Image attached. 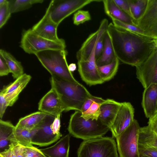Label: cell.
Wrapping results in <instances>:
<instances>
[{
	"label": "cell",
	"mask_w": 157,
	"mask_h": 157,
	"mask_svg": "<svg viewBox=\"0 0 157 157\" xmlns=\"http://www.w3.org/2000/svg\"><path fill=\"white\" fill-rule=\"evenodd\" d=\"M111 19L113 25L118 28L147 36L142 30L135 25L124 23L114 18Z\"/></svg>",
	"instance_id": "obj_31"
},
{
	"label": "cell",
	"mask_w": 157,
	"mask_h": 157,
	"mask_svg": "<svg viewBox=\"0 0 157 157\" xmlns=\"http://www.w3.org/2000/svg\"><path fill=\"white\" fill-rule=\"evenodd\" d=\"M114 138L100 137L83 140L77 151V157H119Z\"/></svg>",
	"instance_id": "obj_5"
},
{
	"label": "cell",
	"mask_w": 157,
	"mask_h": 157,
	"mask_svg": "<svg viewBox=\"0 0 157 157\" xmlns=\"http://www.w3.org/2000/svg\"><path fill=\"white\" fill-rule=\"evenodd\" d=\"M65 49L48 50L38 52L35 55L42 65L52 76L77 84H80L69 70Z\"/></svg>",
	"instance_id": "obj_3"
},
{
	"label": "cell",
	"mask_w": 157,
	"mask_h": 157,
	"mask_svg": "<svg viewBox=\"0 0 157 157\" xmlns=\"http://www.w3.org/2000/svg\"><path fill=\"white\" fill-rule=\"evenodd\" d=\"M91 19V17L88 11L80 10L75 13L73 18V23L76 25L83 24Z\"/></svg>",
	"instance_id": "obj_33"
},
{
	"label": "cell",
	"mask_w": 157,
	"mask_h": 157,
	"mask_svg": "<svg viewBox=\"0 0 157 157\" xmlns=\"http://www.w3.org/2000/svg\"><path fill=\"white\" fill-rule=\"evenodd\" d=\"M105 13L111 19L114 18L122 22L135 25L133 20L122 10L113 0H102Z\"/></svg>",
	"instance_id": "obj_20"
},
{
	"label": "cell",
	"mask_w": 157,
	"mask_h": 157,
	"mask_svg": "<svg viewBox=\"0 0 157 157\" xmlns=\"http://www.w3.org/2000/svg\"><path fill=\"white\" fill-rule=\"evenodd\" d=\"M15 128V126L10 122L0 119V152L10 147Z\"/></svg>",
	"instance_id": "obj_21"
},
{
	"label": "cell",
	"mask_w": 157,
	"mask_h": 157,
	"mask_svg": "<svg viewBox=\"0 0 157 157\" xmlns=\"http://www.w3.org/2000/svg\"><path fill=\"white\" fill-rule=\"evenodd\" d=\"M38 108L40 111L55 117L64 111L58 94L52 88L40 101Z\"/></svg>",
	"instance_id": "obj_15"
},
{
	"label": "cell",
	"mask_w": 157,
	"mask_h": 157,
	"mask_svg": "<svg viewBox=\"0 0 157 157\" xmlns=\"http://www.w3.org/2000/svg\"><path fill=\"white\" fill-rule=\"evenodd\" d=\"M51 88L58 94L63 105L64 111L71 110L82 111L86 101L92 95L82 84H77L51 76Z\"/></svg>",
	"instance_id": "obj_2"
},
{
	"label": "cell",
	"mask_w": 157,
	"mask_h": 157,
	"mask_svg": "<svg viewBox=\"0 0 157 157\" xmlns=\"http://www.w3.org/2000/svg\"><path fill=\"white\" fill-rule=\"evenodd\" d=\"M140 127L136 120L116 139L119 157H140L139 137Z\"/></svg>",
	"instance_id": "obj_7"
},
{
	"label": "cell",
	"mask_w": 157,
	"mask_h": 157,
	"mask_svg": "<svg viewBox=\"0 0 157 157\" xmlns=\"http://www.w3.org/2000/svg\"><path fill=\"white\" fill-rule=\"evenodd\" d=\"M108 25V20L103 19L98 30L89 36L76 53L78 61L86 60L89 57L99 40L106 32Z\"/></svg>",
	"instance_id": "obj_14"
},
{
	"label": "cell",
	"mask_w": 157,
	"mask_h": 157,
	"mask_svg": "<svg viewBox=\"0 0 157 157\" xmlns=\"http://www.w3.org/2000/svg\"><path fill=\"white\" fill-rule=\"evenodd\" d=\"M104 36L100 39L96 46L95 56L96 60L100 57L103 51L104 46Z\"/></svg>",
	"instance_id": "obj_44"
},
{
	"label": "cell",
	"mask_w": 157,
	"mask_h": 157,
	"mask_svg": "<svg viewBox=\"0 0 157 157\" xmlns=\"http://www.w3.org/2000/svg\"><path fill=\"white\" fill-rule=\"evenodd\" d=\"M11 12L8 0L0 6V28H1L6 24L10 18Z\"/></svg>",
	"instance_id": "obj_34"
},
{
	"label": "cell",
	"mask_w": 157,
	"mask_h": 157,
	"mask_svg": "<svg viewBox=\"0 0 157 157\" xmlns=\"http://www.w3.org/2000/svg\"><path fill=\"white\" fill-rule=\"evenodd\" d=\"M148 123L150 129L157 136V112L149 118Z\"/></svg>",
	"instance_id": "obj_42"
},
{
	"label": "cell",
	"mask_w": 157,
	"mask_h": 157,
	"mask_svg": "<svg viewBox=\"0 0 157 157\" xmlns=\"http://www.w3.org/2000/svg\"><path fill=\"white\" fill-rule=\"evenodd\" d=\"M31 130L15 127L11 142L24 147L33 146L31 143Z\"/></svg>",
	"instance_id": "obj_25"
},
{
	"label": "cell",
	"mask_w": 157,
	"mask_h": 157,
	"mask_svg": "<svg viewBox=\"0 0 157 157\" xmlns=\"http://www.w3.org/2000/svg\"><path fill=\"white\" fill-rule=\"evenodd\" d=\"M121 103L110 99L105 100L100 106L98 119L104 125H111L121 106Z\"/></svg>",
	"instance_id": "obj_18"
},
{
	"label": "cell",
	"mask_w": 157,
	"mask_h": 157,
	"mask_svg": "<svg viewBox=\"0 0 157 157\" xmlns=\"http://www.w3.org/2000/svg\"><path fill=\"white\" fill-rule=\"evenodd\" d=\"M113 1L122 10L132 19L128 0H113Z\"/></svg>",
	"instance_id": "obj_37"
},
{
	"label": "cell",
	"mask_w": 157,
	"mask_h": 157,
	"mask_svg": "<svg viewBox=\"0 0 157 157\" xmlns=\"http://www.w3.org/2000/svg\"><path fill=\"white\" fill-rule=\"evenodd\" d=\"M107 32L116 58L136 67L157 50L153 39L118 28L110 23Z\"/></svg>",
	"instance_id": "obj_1"
},
{
	"label": "cell",
	"mask_w": 157,
	"mask_h": 157,
	"mask_svg": "<svg viewBox=\"0 0 157 157\" xmlns=\"http://www.w3.org/2000/svg\"></svg>",
	"instance_id": "obj_51"
},
{
	"label": "cell",
	"mask_w": 157,
	"mask_h": 157,
	"mask_svg": "<svg viewBox=\"0 0 157 157\" xmlns=\"http://www.w3.org/2000/svg\"><path fill=\"white\" fill-rule=\"evenodd\" d=\"M105 100L101 98L94 96L92 95L87 98L84 102L82 109V113L86 111L90 106L92 103L94 101L102 103Z\"/></svg>",
	"instance_id": "obj_38"
},
{
	"label": "cell",
	"mask_w": 157,
	"mask_h": 157,
	"mask_svg": "<svg viewBox=\"0 0 157 157\" xmlns=\"http://www.w3.org/2000/svg\"><path fill=\"white\" fill-rule=\"evenodd\" d=\"M10 73L9 67L4 58L0 54V76L8 75Z\"/></svg>",
	"instance_id": "obj_40"
},
{
	"label": "cell",
	"mask_w": 157,
	"mask_h": 157,
	"mask_svg": "<svg viewBox=\"0 0 157 157\" xmlns=\"http://www.w3.org/2000/svg\"><path fill=\"white\" fill-rule=\"evenodd\" d=\"M70 142V135L67 134L54 145L40 150L47 157H69Z\"/></svg>",
	"instance_id": "obj_19"
},
{
	"label": "cell",
	"mask_w": 157,
	"mask_h": 157,
	"mask_svg": "<svg viewBox=\"0 0 157 157\" xmlns=\"http://www.w3.org/2000/svg\"><path fill=\"white\" fill-rule=\"evenodd\" d=\"M142 105L147 118H150L157 112V84H151L145 88Z\"/></svg>",
	"instance_id": "obj_17"
},
{
	"label": "cell",
	"mask_w": 157,
	"mask_h": 157,
	"mask_svg": "<svg viewBox=\"0 0 157 157\" xmlns=\"http://www.w3.org/2000/svg\"><path fill=\"white\" fill-rule=\"evenodd\" d=\"M140 157H151L146 155H140Z\"/></svg>",
	"instance_id": "obj_49"
},
{
	"label": "cell",
	"mask_w": 157,
	"mask_h": 157,
	"mask_svg": "<svg viewBox=\"0 0 157 157\" xmlns=\"http://www.w3.org/2000/svg\"><path fill=\"white\" fill-rule=\"evenodd\" d=\"M134 109L130 103H121L120 107L109 127L113 138H116L132 124L134 119Z\"/></svg>",
	"instance_id": "obj_13"
},
{
	"label": "cell",
	"mask_w": 157,
	"mask_h": 157,
	"mask_svg": "<svg viewBox=\"0 0 157 157\" xmlns=\"http://www.w3.org/2000/svg\"><path fill=\"white\" fill-rule=\"evenodd\" d=\"M55 118V116L48 114L40 124L31 130L32 144L47 146L60 139L62 136L54 134L52 129L51 125Z\"/></svg>",
	"instance_id": "obj_9"
},
{
	"label": "cell",
	"mask_w": 157,
	"mask_h": 157,
	"mask_svg": "<svg viewBox=\"0 0 157 157\" xmlns=\"http://www.w3.org/2000/svg\"><path fill=\"white\" fill-rule=\"evenodd\" d=\"M0 54L6 61L14 79H17L24 74L23 68L21 63L17 60L10 53L1 49Z\"/></svg>",
	"instance_id": "obj_24"
},
{
	"label": "cell",
	"mask_w": 157,
	"mask_h": 157,
	"mask_svg": "<svg viewBox=\"0 0 157 157\" xmlns=\"http://www.w3.org/2000/svg\"><path fill=\"white\" fill-rule=\"evenodd\" d=\"M134 22L147 36L157 39V0H148L143 14Z\"/></svg>",
	"instance_id": "obj_10"
},
{
	"label": "cell",
	"mask_w": 157,
	"mask_h": 157,
	"mask_svg": "<svg viewBox=\"0 0 157 157\" xmlns=\"http://www.w3.org/2000/svg\"><path fill=\"white\" fill-rule=\"evenodd\" d=\"M20 47L26 53L35 54L46 50L64 49L66 45L63 39L58 41L48 40L38 35L32 29H29L23 31Z\"/></svg>",
	"instance_id": "obj_6"
},
{
	"label": "cell",
	"mask_w": 157,
	"mask_h": 157,
	"mask_svg": "<svg viewBox=\"0 0 157 157\" xmlns=\"http://www.w3.org/2000/svg\"><path fill=\"white\" fill-rule=\"evenodd\" d=\"M6 0H0V6L4 4L6 1Z\"/></svg>",
	"instance_id": "obj_48"
},
{
	"label": "cell",
	"mask_w": 157,
	"mask_h": 157,
	"mask_svg": "<svg viewBox=\"0 0 157 157\" xmlns=\"http://www.w3.org/2000/svg\"><path fill=\"white\" fill-rule=\"evenodd\" d=\"M24 157H47L40 149L34 146L25 147Z\"/></svg>",
	"instance_id": "obj_35"
},
{
	"label": "cell",
	"mask_w": 157,
	"mask_h": 157,
	"mask_svg": "<svg viewBox=\"0 0 157 157\" xmlns=\"http://www.w3.org/2000/svg\"><path fill=\"white\" fill-rule=\"evenodd\" d=\"M155 47L157 51V39H153Z\"/></svg>",
	"instance_id": "obj_47"
},
{
	"label": "cell",
	"mask_w": 157,
	"mask_h": 157,
	"mask_svg": "<svg viewBox=\"0 0 157 157\" xmlns=\"http://www.w3.org/2000/svg\"><path fill=\"white\" fill-rule=\"evenodd\" d=\"M96 46L87 59L78 62V70L82 79L90 86L100 84L104 82L100 76L96 63Z\"/></svg>",
	"instance_id": "obj_11"
},
{
	"label": "cell",
	"mask_w": 157,
	"mask_h": 157,
	"mask_svg": "<svg viewBox=\"0 0 157 157\" xmlns=\"http://www.w3.org/2000/svg\"><path fill=\"white\" fill-rule=\"evenodd\" d=\"M11 13L17 12L29 9L34 4L41 3L43 0H8Z\"/></svg>",
	"instance_id": "obj_27"
},
{
	"label": "cell",
	"mask_w": 157,
	"mask_h": 157,
	"mask_svg": "<svg viewBox=\"0 0 157 157\" xmlns=\"http://www.w3.org/2000/svg\"><path fill=\"white\" fill-rule=\"evenodd\" d=\"M68 69L71 72H73L76 69V66L75 63H71L68 65Z\"/></svg>",
	"instance_id": "obj_46"
},
{
	"label": "cell",
	"mask_w": 157,
	"mask_h": 157,
	"mask_svg": "<svg viewBox=\"0 0 157 157\" xmlns=\"http://www.w3.org/2000/svg\"><path fill=\"white\" fill-rule=\"evenodd\" d=\"M136 67L137 78L144 89L151 84H157V50Z\"/></svg>",
	"instance_id": "obj_12"
},
{
	"label": "cell",
	"mask_w": 157,
	"mask_h": 157,
	"mask_svg": "<svg viewBox=\"0 0 157 157\" xmlns=\"http://www.w3.org/2000/svg\"><path fill=\"white\" fill-rule=\"evenodd\" d=\"M101 103L93 102L86 111L82 113V117L86 120H98L101 113L100 107Z\"/></svg>",
	"instance_id": "obj_30"
},
{
	"label": "cell",
	"mask_w": 157,
	"mask_h": 157,
	"mask_svg": "<svg viewBox=\"0 0 157 157\" xmlns=\"http://www.w3.org/2000/svg\"><path fill=\"white\" fill-rule=\"evenodd\" d=\"M16 157H24L25 147L16 143H13L10 145Z\"/></svg>",
	"instance_id": "obj_41"
},
{
	"label": "cell",
	"mask_w": 157,
	"mask_h": 157,
	"mask_svg": "<svg viewBox=\"0 0 157 157\" xmlns=\"http://www.w3.org/2000/svg\"><path fill=\"white\" fill-rule=\"evenodd\" d=\"M48 114L40 111L33 113L20 119L15 127L31 130L40 124Z\"/></svg>",
	"instance_id": "obj_22"
},
{
	"label": "cell",
	"mask_w": 157,
	"mask_h": 157,
	"mask_svg": "<svg viewBox=\"0 0 157 157\" xmlns=\"http://www.w3.org/2000/svg\"><path fill=\"white\" fill-rule=\"evenodd\" d=\"M100 0H52L47 8L52 20L58 26L66 18L93 2Z\"/></svg>",
	"instance_id": "obj_8"
},
{
	"label": "cell",
	"mask_w": 157,
	"mask_h": 157,
	"mask_svg": "<svg viewBox=\"0 0 157 157\" xmlns=\"http://www.w3.org/2000/svg\"><path fill=\"white\" fill-rule=\"evenodd\" d=\"M8 104L3 94L0 93V118H2L7 108Z\"/></svg>",
	"instance_id": "obj_43"
},
{
	"label": "cell",
	"mask_w": 157,
	"mask_h": 157,
	"mask_svg": "<svg viewBox=\"0 0 157 157\" xmlns=\"http://www.w3.org/2000/svg\"><path fill=\"white\" fill-rule=\"evenodd\" d=\"M29 82H26L17 89L9 94H4L8 106H12L16 102L18 99L20 93L25 88Z\"/></svg>",
	"instance_id": "obj_32"
},
{
	"label": "cell",
	"mask_w": 157,
	"mask_h": 157,
	"mask_svg": "<svg viewBox=\"0 0 157 157\" xmlns=\"http://www.w3.org/2000/svg\"><path fill=\"white\" fill-rule=\"evenodd\" d=\"M31 78L30 75L24 74L13 82L4 86L1 90L0 93L4 95L9 94L18 88L24 83L27 82H29Z\"/></svg>",
	"instance_id": "obj_29"
},
{
	"label": "cell",
	"mask_w": 157,
	"mask_h": 157,
	"mask_svg": "<svg viewBox=\"0 0 157 157\" xmlns=\"http://www.w3.org/2000/svg\"><path fill=\"white\" fill-rule=\"evenodd\" d=\"M61 114H59L55 117L54 120L51 125V128L54 134L62 136L60 132V127Z\"/></svg>",
	"instance_id": "obj_39"
},
{
	"label": "cell",
	"mask_w": 157,
	"mask_h": 157,
	"mask_svg": "<svg viewBox=\"0 0 157 157\" xmlns=\"http://www.w3.org/2000/svg\"><path fill=\"white\" fill-rule=\"evenodd\" d=\"M119 65V60L116 58L109 64L98 67L100 76L104 82L110 80L116 74Z\"/></svg>",
	"instance_id": "obj_26"
},
{
	"label": "cell",
	"mask_w": 157,
	"mask_h": 157,
	"mask_svg": "<svg viewBox=\"0 0 157 157\" xmlns=\"http://www.w3.org/2000/svg\"><path fill=\"white\" fill-rule=\"evenodd\" d=\"M128 2L134 22L143 14L146 8L148 0H128Z\"/></svg>",
	"instance_id": "obj_28"
},
{
	"label": "cell",
	"mask_w": 157,
	"mask_h": 157,
	"mask_svg": "<svg viewBox=\"0 0 157 157\" xmlns=\"http://www.w3.org/2000/svg\"><path fill=\"white\" fill-rule=\"evenodd\" d=\"M116 58L110 39L107 31L104 36V46L102 54L96 60L97 65L99 67L109 64Z\"/></svg>",
	"instance_id": "obj_23"
},
{
	"label": "cell",
	"mask_w": 157,
	"mask_h": 157,
	"mask_svg": "<svg viewBox=\"0 0 157 157\" xmlns=\"http://www.w3.org/2000/svg\"></svg>",
	"instance_id": "obj_50"
},
{
	"label": "cell",
	"mask_w": 157,
	"mask_h": 157,
	"mask_svg": "<svg viewBox=\"0 0 157 157\" xmlns=\"http://www.w3.org/2000/svg\"><path fill=\"white\" fill-rule=\"evenodd\" d=\"M58 26L51 19L47 9L42 18L32 28V29L38 35L48 40L58 41L59 38L57 35Z\"/></svg>",
	"instance_id": "obj_16"
},
{
	"label": "cell",
	"mask_w": 157,
	"mask_h": 157,
	"mask_svg": "<svg viewBox=\"0 0 157 157\" xmlns=\"http://www.w3.org/2000/svg\"><path fill=\"white\" fill-rule=\"evenodd\" d=\"M82 112L76 111L71 116L67 130L73 137L83 140L104 136L109 128L97 120H86L82 116Z\"/></svg>",
	"instance_id": "obj_4"
},
{
	"label": "cell",
	"mask_w": 157,
	"mask_h": 157,
	"mask_svg": "<svg viewBox=\"0 0 157 157\" xmlns=\"http://www.w3.org/2000/svg\"><path fill=\"white\" fill-rule=\"evenodd\" d=\"M0 157H16L11 146L8 149L0 152Z\"/></svg>",
	"instance_id": "obj_45"
},
{
	"label": "cell",
	"mask_w": 157,
	"mask_h": 157,
	"mask_svg": "<svg viewBox=\"0 0 157 157\" xmlns=\"http://www.w3.org/2000/svg\"><path fill=\"white\" fill-rule=\"evenodd\" d=\"M140 155H146L151 157H157V148L145 146L139 144Z\"/></svg>",
	"instance_id": "obj_36"
}]
</instances>
